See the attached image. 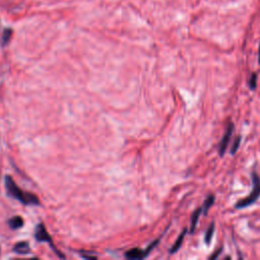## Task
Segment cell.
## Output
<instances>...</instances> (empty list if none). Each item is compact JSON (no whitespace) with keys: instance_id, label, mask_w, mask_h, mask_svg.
Returning a JSON list of instances; mask_svg holds the SVG:
<instances>
[{"instance_id":"obj_9","label":"cell","mask_w":260,"mask_h":260,"mask_svg":"<svg viewBox=\"0 0 260 260\" xmlns=\"http://www.w3.org/2000/svg\"><path fill=\"white\" fill-rule=\"evenodd\" d=\"M202 214V209H198L196 210L193 215H192V218H191V227H190V233L193 234L194 231L196 229V226H197V223H198V219L200 217V215Z\"/></svg>"},{"instance_id":"obj_3","label":"cell","mask_w":260,"mask_h":260,"mask_svg":"<svg viewBox=\"0 0 260 260\" xmlns=\"http://www.w3.org/2000/svg\"><path fill=\"white\" fill-rule=\"evenodd\" d=\"M234 124L232 122H230L226 128V131H225V134L222 138V140L220 141V144H219V155L221 157H223L228 149V144L230 142V139L231 137H232V134H233V131H234Z\"/></svg>"},{"instance_id":"obj_5","label":"cell","mask_w":260,"mask_h":260,"mask_svg":"<svg viewBox=\"0 0 260 260\" xmlns=\"http://www.w3.org/2000/svg\"><path fill=\"white\" fill-rule=\"evenodd\" d=\"M187 232H188L187 229H184V230H183V232L179 235V237H178V239L176 240L175 244L173 245V247L170 249V254H174V253H176V252L179 250V248L181 247V245H182V243H183V240H184L185 235H186Z\"/></svg>"},{"instance_id":"obj_10","label":"cell","mask_w":260,"mask_h":260,"mask_svg":"<svg viewBox=\"0 0 260 260\" xmlns=\"http://www.w3.org/2000/svg\"><path fill=\"white\" fill-rule=\"evenodd\" d=\"M214 234H215V223H212L211 226L208 228L206 235H205V242H206L207 245L211 244L213 237H214Z\"/></svg>"},{"instance_id":"obj_7","label":"cell","mask_w":260,"mask_h":260,"mask_svg":"<svg viewBox=\"0 0 260 260\" xmlns=\"http://www.w3.org/2000/svg\"><path fill=\"white\" fill-rule=\"evenodd\" d=\"M146 252L140 250V249H131L129 250L127 253H126V257L129 258V259H140V258H143L146 257Z\"/></svg>"},{"instance_id":"obj_14","label":"cell","mask_w":260,"mask_h":260,"mask_svg":"<svg viewBox=\"0 0 260 260\" xmlns=\"http://www.w3.org/2000/svg\"><path fill=\"white\" fill-rule=\"evenodd\" d=\"M256 80H257V74L253 73L249 79V86L251 90H255L256 88Z\"/></svg>"},{"instance_id":"obj_4","label":"cell","mask_w":260,"mask_h":260,"mask_svg":"<svg viewBox=\"0 0 260 260\" xmlns=\"http://www.w3.org/2000/svg\"><path fill=\"white\" fill-rule=\"evenodd\" d=\"M36 239L40 242H51V238L49 233L47 232V230L43 225H38L36 228Z\"/></svg>"},{"instance_id":"obj_8","label":"cell","mask_w":260,"mask_h":260,"mask_svg":"<svg viewBox=\"0 0 260 260\" xmlns=\"http://www.w3.org/2000/svg\"><path fill=\"white\" fill-rule=\"evenodd\" d=\"M215 199H216V197H215V195L214 194H211V195H209L208 196V198L205 200V202H204V206H202V214L204 215H208V212H209V210L213 207V205H214V202H215Z\"/></svg>"},{"instance_id":"obj_2","label":"cell","mask_w":260,"mask_h":260,"mask_svg":"<svg viewBox=\"0 0 260 260\" xmlns=\"http://www.w3.org/2000/svg\"><path fill=\"white\" fill-rule=\"evenodd\" d=\"M251 177H252L253 189L248 194L247 197L242 198L236 202L235 209H237V210H243V209H246V208L254 205L255 202L258 200V198L260 197V177L255 172L252 173Z\"/></svg>"},{"instance_id":"obj_13","label":"cell","mask_w":260,"mask_h":260,"mask_svg":"<svg viewBox=\"0 0 260 260\" xmlns=\"http://www.w3.org/2000/svg\"><path fill=\"white\" fill-rule=\"evenodd\" d=\"M240 142H241V136L239 135V136H237L236 139L234 140L232 149H231V154L235 155V154L237 153V151H238V149H239V146H240Z\"/></svg>"},{"instance_id":"obj_15","label":"cell","mask_w":260,"mask_h":260,"mask_svg":"<svg viewBox=\"0 0 260 260\" xmlns=\"http://www.w3.org/2000/svg\"><path fill=\"white\" fill-rule=\"evenodd\" d=\"M221 251H222V249H221V250H218V251L216 252V254H214V255H212V256L210 257V259H216V258L219 256V254L221 253Z\"/></svg>"},{"instance_id":"obj_11","label":"cell","mask_w":260,"mask_h":260,"mask_svg":"<svg viewBox=\"0 0 260 260\" xmlns=\"http://www.w3.org/2000/svg\"><path fill=\"white\" fill-rule=\"evenodd\" d=\"M9 227L11 228V229H18V228H20V227H22V225H23V220L20 218V217H14V218H12V219H10L9 220Z\"/></svg>"},{"instance_id":"obj_12","label":"cell","mask_w":260,"mask_h":260,"mask_svg":"<svg viewBox=\"0 0 260 260\" xmlns=\"http://www.w3.org/2000/svg\"><path fill=\"white\" fill-rule=\"evenodd\" d=\"M11 36H12V31L10 30V28H5V30L3 31V34H2V38H1V44H2L3 46H4V45H6V44L9 42V40H10Z\"/></svg>"},{"instance_id":"obj_16","label":"cell","mask_w":260,"mask_h":260,"mask_svg":"<svg viewBox=\"0 0 260 260\" xmlns=\"http://www.w3.org/2000/svg\"><path fill=\"white\" fill-rule=\"evenodd\" d=\"M258 62L260 64V46H259V58H258Z\"/></svg>"},{"instance_id":"obj_1","label":"cell","mask_w":260,"mask_h":260,"mask_svg":"<svg viewBox=\"0 0 260 260\" xmlns=\"http://www.w3.org/2000/svg\"><path fill=\"white\" fill-rule=\"evenodd\" d=\"M5 188L7 193L11 197L21 201L24 205H39V200L35 195L30 193H24L22 190L18 188V186L9 176L5 177Z\"/></svg>"},{"instance_id":"obj_6","label":"cell","mask_w":260,"mask_h":260,"mask_svg":"<svg viewBox=\"0 0 260 260\" xmlns=\"http://www.w3.org/2000/svg\"><path fill=\"white\" fill-rule=\"evenodd\" d=\"M13 250L15 253L17 254H27L28 252H30V246H28V244L26 242H18L15 244V246L13 247Z\"/></svg>"}]
</instances>
